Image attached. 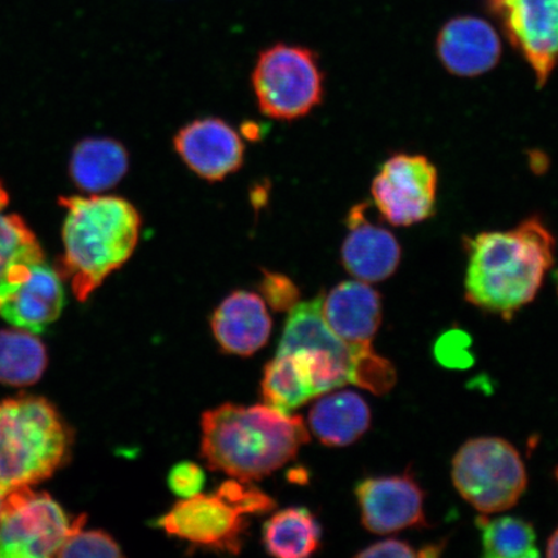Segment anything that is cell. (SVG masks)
Here are the masks:
<instances>
[{
  "label": "cell",
  "mask_w": 558,
  "mask_h": 558,
  "mask_svg": "<svg viewBox=\"0 0 558 558\" xmlns=\"http://www.w3.org/2000/svg\"><path fill=\"white\" fill-rule=\"evenodd\" d=\"M465 298L486 312L511 319L532 303L553 268L555 240L539 218L508 232H485L465 240Z\"/></svg>",
  "instance_id": "1"
},
{
  "label": "cell",
  "mask_w": 558,
  "mask_h": 558,
  "mask_svg": "<svg viewBox=\"0 0 558 558\" xmlns=\"http://www.w3.org/2000/svg\"><path fill=\"white\" fill-rule=\"evenodd\" d=\"M310 442L303 417L268 404L226 403L202 416V458L209 469L257 481L281 469Z\"/></svg>",
  "instance_id": "2"
},
{
  "label": "cell",
  "mask_w": 558,
  "mask_h": 558,
  "mask_svg": "<svg viewBox=\"0 0 558 558\" xmlns=\"http://www.w3.org/2000/svg\"><path fill=\"white\" fill-rule=\"evenodd\" d=\"M66 209L62 241L65 253L61 275L80 302L134 255L143 219L130 201L113 195L62 197Z\"/></svg>",
  "instance_id": "3"
},
{
  "label": "cell",
  "mask_w": 558,
  "mask_h": 558,
  "mask_svg": "<svg viewBox=\"0 0 558 558\" xmlns=\"http://www.w3.org/2000/svg\"><path fill=\"white\" fill-rule=\"evenodd\" d=\"M70 445L72 435L52 403L34 396L0 402V494L51 477Z\"/></svg>",
  "instance_id": "4"
},
{
  "label": "cell",
  "mask_w": 558,
  "mask_h": 558,
  "mask_svg": "<svg viewBox=\"0 0 558 558\" xmlns=\"http://www.w3.org/2000/svg\"><path fill=\"white\" fill-rule=\"evenodd\" d=\"M276 501L250 481L229 480L209 495L178 501L155 522L157 529L194 546L239 555L247 515L271 511Z\"/></svg>",
  "instance_id": "5"
},
{
  "label": "cell",
  "mask_w": 558,
  "mask_h": 558,
  "mask_svg": "<svg viewBox=\"0 0 558 558\" xmlns=\"http://www.w3.org/2000/svg\"><path fill=\"white\" fill-rule=\"evenodd\" d=\"M251 82L257 107L271 120H300L324 101L325 75L318 56L303 46L265 48L257 56Z\"/></svg>",
  "instance_id": "6"
},
{
  "label": "cell",
  "mask_w": 558,
  "mask_h": 558,
  "mask_svg": "<svg viewBox=\"0 0 558 558\" xmlns=\"http://www.w3.org/2000/svg\"><path fill=\"white\" fill-rule=\"evenodd\" d=\"M451 477L462 498L485 514L518 505L527 487L520 452L498 437L466 441L452 459Z\"/></svg>",
  "instance_id": "7"
},
{
  "label": "cell",
  "mask_w": 558,
  "mask_h": 558,
  "mask_svg": "<svg viewBox=\"0 0 558 558\" xmlns=\"http://www.w3.org/2000/svg\"><path fill=\"white\" fill-rule=\"evenodd\" d=\"M85 515L70 521L64 509L46 493L21 487L4 495L0 514V557L45 558L59 550Z\"/></svg>",
  "instance_id": "8"
},
{
  "label": "cell",
  "mask_w": 558,
  "mask_h": 558,
  "mask_svg": "<svg viewBox=\"0 0 558 558\" xmlns=\"http://www.w3.org/2000/svg\"><path fill=\"white\" fill-rule=\"evenodd\" d=\"M324 292L290 311L278 352L296 348L316 349L332 355L351 369L352 384L375 395H387L397 380L392 362L383 359L373 347H353L335 333L323 316Z\"/></svg>",
  "instance_id": "9"
},
{
  "label": "cell",
  "mask_w": 558,
  "mask_h": 558,
  "mask_svg": "<svg viewBox=\"0 0 558 558\" xmlns=\"http://www.w3.org/2000/svg\"><path fill=\"white\" fill-rule=\"evenodd\" d=\"M437 186L438 172L427 157L400 153L381 165L372 194L384 220L410 227L435 215Z\"/></svg>",
  "instance_id": "10"
},
{
  "label": "cell",
  "mask_w": 558,
  "mask_h": 558,
  "mask_svg": "<svg viewBox=\"0 0 558 558\" xmlns=\"http://www.w3.org/2000/svg\"><path fill=\"white\" fill-rule=\"evenodd\" d=\"M509 44L543 87L558 64V0H487Z\"/></svg>",
  "instance_id": "11"
},
{
  "label": "cell",
  "mask_w": 558,
  "mask_h": 558,
  "mask_svg": "<svg viewBox=\"0 0 558 558\" xmlns=\"http://www.w3.org/2000/svg\"><path fill=\"white\" fill-rule=\"evenodd\" d=\"M64 303L61 276L45 260L17 265L0 282V316L25 331L45 332Z\"/></svg>",
  "instance_id": "12"
},
{
  "label": "cell",
  "mask_w": 558,
  "mask_h": 558,
  "mask_svg": "<svg viewBox=\"0 0 558 558\" xmlns=\"http://www.w3.org/2000/svg\"><path fill=\"white\" fill-rule=\"evenodd\" d=\"M361 521L369 533L386 535L428 527L425 494L413 473L368 477L355 487Z\"/></svg>",
  "instance_id": "13"
},
{
  "label": "cell",
  "mask_w": 558,
  "mask_h": 558,
  "mask_svg": "<svg viewBox=\"0 0 558 558\" xmlns=\"http://www.w3.org/2000/svg\"><path fill=\"white\" fill-rule=\"evenodd\" d=\"M173 148L187 169L208 183H220L242 169L244 143L221 118H198L181 128Z\"/></svg>",
  "instance_id": "14"
},
{
  "label": "cell",
  "mask_w": 558,
  "mask_h": 558,
  "mask_svg": "<svg viewBox=\"0 0 558 558\" xmlns=\"http://www.w3.org/2000/svg\"><path fill=\"white\" fill-rule=\"evenodd\" d=\"M366 209V204L353 206L347 216L341 263L359 281L376 283L386 281L399 268L401 246L388 229L367 219Z\"/></svg>",
  "instance_id": "15"
},
{
  "label": "cell",
  "mask_w": 558,
  "mask_h": 558,
  "mask_svg": "<svg viewBox=\"0 0 558 558\" xmlns=\"http://www.w3.org/2000/svg\"><path fill=\"white\" fill-rule=\"evenodd\" d=\"M437 54L448 72L458 76H477L498 64L501 41L487 21L460 16L446 23L437 37Z\"/></svg>",
  "instance_id": "16"
},
{
  "label": "cell",
  "mask_w": 558,
  "mask_h": 558,
  "mask_svg": "<svg viewBox=\"0 0 558 558\" xmlns=\"http://www.w3.org/2000/svg\"><path fill=\"white\" fill-rule=\"evenodd\" d=\"M381 296L362 281L341 282L324 295L323 316L341 340L353 347H373L381 324Z\"/></svg>",
  "instance_id": "17"
},
{
  "label": "cell",
  "mask_w": 558,
  "mask_h": 558,
  "mask_svg": "<svg viewBox=\"0 0 558 558\" xmlns=\"http://www.w3.org/2000/svg\"><path fill=\"white\" fill-rule=\"evenodd\" d=\"M211 329L222 351L247 357L267 344L271 318L260 295L239 290L215 310Z\"/></svg>",
  "instance_id": "18"
},
{
  "label": "cell",
  "mask_w": 558,
  "mask_h": 558,
  "mask_svg": "<svg viewBox=\"0 0 558 558\" xmlns=\"http://www.w3.org/2000/svg\"><path fill=\"white\" fill-rule=\"evenodd\" d=\"M310 425L312 434L324 445L344 448L366 434L372 425V410L364 397L341 390L313 404Z\"/></svg>",
  "instance_id": "19"
},
{
  "label": "cell",
  "mask_w": 558,
  "mask_h": 558,
  "mask_svg": "<svg viewBox=\"0 0 558 558\" xmlns=\"http://www.w3.org/2000/svg\"><path fill=\"white\" fill-rule=\"evenodd\" d=\"M130 169L125 146L109 137L83 140L73 150L70 174L83 192L101 193L120 184Z\"/></svg>",
  "instance_id": "20"
},
{
  "label": "cell",
  "mask_w": 558,
  "mask_h": 558,
  "mask_svg": "<svg viewBox=\"0 0 558 558\" xmlns=\"http://www.w3.org/2000/svg\"><path fill=\"white\" fill-rule=\"evenodd\" d=\"M263 399L268 407L284 414L317 397L312 362L304 351L277 352L265 366Z\"/></svg>",
  "instance_id": "21"
},
{
  "label": "cell",
  "mask_w": 558,
  "mask_h": 558,
  "mask_svg": "<svg viewBox=\"0 0 558 558\" xmlns=\"http://www.w3.org/2000/svg\"><path fill=\"white\" fill-rule=\"evenodd\" d=\"M319 523L308 508L282 509L265 521L263 544L270 556L278 558L310 557L320 546Z\"/></svg>",
  "instance_id": "22"
},
{
  "label": "cell",
  "mask_w": 558,
  "mask_h": 558,
  "mask_svg": "<svg viewBox=\"0 0 558 558\" xmlns=\"http://www.w3.org/2000/svg\"><path fill=\"white\" fill-rule=\"evenodd\" d=\"M47 352L33 333L0 331V383L12 387L31 386L44 375Z\"/></svg>",
  "instance_id": "23"
},
{
  "label": "cell",
  "mask_w": 558,
  "mask_h": 558,
  "mask_svg": "<svg viewBox=\"0 0 558 558\" xmlns=\"http://www.w3.org/2000/svg\"><path fill=\"white\" fill-rule=\"evenodd\" d=\"M476 525L481 533L483 556L486 558H535L536 533L532 523L513 515L488 519L480 515Z\"/></svg>",
  "instance_id": "24"
},
{
  "label": "cell",
  "mask_w": 558,
  "mask_h": 558,
  "mask_svg": "<svg viewBox=\"0 0 558 558\" xmlns=\"http://www.w3.org/2000/svg\"><path fill=\"white\" fill-rule=\"evenodd\" d=\"M10 195L0 183V282L17 265L45 260L37 236L19 215L7 211Z\"/></svg>",
  "instance_id": "25"
},
{
  "label": "cell",
  "mask_w": 558,
  "mask_h": 558,
  "mask_svg": "<svg viewBox=\"0 0 558 558\" xmlns=\"http://www.w3.org/2000/svg\"><path fill=\"white\" fill-rule=\"evenodd\" d=\"M82 527L69 535L59 550V557H123L120 544L113 536L102 530L83 532Z\"/></svg>",
  "instance_id": "26"
},
{
  "label": "cell",
  "mask_w": 558,
  "mask_h": 558,
  "mask_svg": "<svg viewBox=\"0 0 558 558\" xmlns=\"http://www.w3.org/2000/svg\"><path fill=\"white\" fill-rule=\"evenodd\" d=\"M259 291L265 302L276 312L291 311L300 299V290L292 279L275 271H263Z\"/></svg>",
  "instance_id": "27"
},
{
  "label": "cell",
  "mask_w": 558,
  "mask_h": 558,
  "mask_svg": "<svg viewBox=\"0 0 558 558\" xmlns=\"http://www.w3.org/2000/svg\"><path fill=\"white\" fill-rule=\"evenodd\" d=\"M167 484L177 497L190 499L201 494L206 484V474L198 464L180 462L172 466Z\"/></svg>",
  "instance_id": "28"
},
{
  "label": "cell",
  "mask_w": 558,
  "mask_h": 558,
  "mask_svg": "<svg viewBox=\"0 0 558 558\" xmlns=\"http://www.w3.org/2000/svg\"><path fill=\"white\" fill-rule=\"evenodd\" d=\"M470 339L462 331H450L438 340L436 355L442 365L466 367L472 364L469 353Z\"/></svg>",
  "instance_id": "29"
},
{
  "label": "cell",
  "mask_w": 558,
  "mask_h": 558,
  "mask_svg": "<svg viewBox=\"0 0 558 558\" xmlns=\"http://www.w3.org/2000/svg\"><path fill=\"white\" fill-rule=\"evenodd\" d=\"M359 558H375V557H424V548L416 550L408 542L399 539H386L372 544L364 550L355 556Z\"/></svg>",
  "instance_id": "30"
},
{
  "label": "cell",
  "mask_w": 558,
  "mask_h": 558,
  "mask_svg": "<svg viewBox=\"0 0 558 558\" xmlns=\"http://www.w3.org/2000/svg\"><path fill=\"white\" fill-rule=\"evenodd\" d=\"M547 556L550 558L558 557V527L555 530V533L549 536L547 543Z\"/></svg>",
  "instance_id": "31"
},
{
  "label": "cell",
  "mask_w": 558,
  "mask_h": 558,
  "mask_svg": "<svg viewBox=\"0 0 558 558\" xmlns=\"http://www.w3.org/2000/svg\"><path fill=\"white\" fill-rule=\"evenodd\" d=\"M4 495L0 494V514H2Z\"/></svg>",
  "instance_id": "32"
},
{
  "label": "cell",
  "mask_w": 558,
  "mask_h": 558,
  "mask_svg": "<svg viewBox=\"0 0 558 558\" xmlns=\"http://www.w3.org/2000/svg\"><path fill=\"white\" fill-rule=\"evenodd\" d=\"M555 474H556V478L558 480V466H557Z\"/></svg>",
  "instance_id": "33"
}]
</instances>
